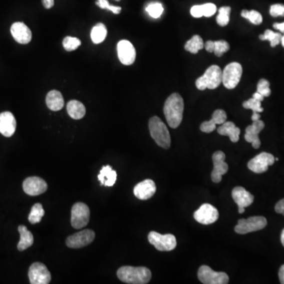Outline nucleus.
<instances>
[{
  "instance_id": "49",
  "label": "nucleus",
  "mask_w": 284,
  "mask_h": 284,
  "mask_svg": "<svg viewBox=\"0 0 284 284\" xmlns=\"http://www.w3.org/2000/svg\"><path fill=\"white\" fill-rule=\"evenodd\" d=\"M252 97H253V98L256 99V100H257V101H263V100H264V97H263V96H262L261 94H260V93H257V92H256V93H255L254 94L252 95Z\"/></svg>"
},
{
  "instance_id": "28",
  "label": "nucleus",
  "mask_w": 284,
  "mask_h": 284,
  "mask_svg": "<svg viewBox=\"0 0 284 284\" xmlns=\"http://www.w3.org/2000/svg\"><path fill=\"white\" fill-rule=\"evenodd\" d=\"M108 34L106 26L102 23H98L93 27L91 31V39L96 45L102 43Z\"/></svg>"
},
{
  "instance_id": "10",
  "label": "nucleus",
  "mask_w": 284,
  "mask_h": 284,
  "mask_svg": "<svg viewBox=\"0 0 284 284\" xmlns=\"http://www.w3.org/2000/svg\"><path fill=\"white\" fill-rule=\"evenodd\" d=\"M29 278L32 284H49L52 279V275L45 264L41 262H35L30 266Z\"/></svg>"
},
{
  "instance_id": "4",
  "label": "nucleus",
  "mask_w": 284,
  "mask_h": 284,
  "mask_svg": "<svg viewBox=\"0 0 284 284\" xmlns=\"http://www.w3.org/2000/svg\"><path fill=\"white\" fill-rule=\"evenodd\" d=\"M222 72L220 67L212 65L208 67L204 75L196 81V86L199 90L215 89L222 83Z\"/></svg>"
},
{
  "instance_id": "43",
  "label": "nucleus",
  "mask_w": 284,
  "mask_h": 284,
  "mask_svg": "<svg viewBox=\"0 0 284 284\" xmlns=\"http://www.w3.org/2000/svg\"><path fill=\"white\" fill-rule=\"evenodd\" d=\"M190 13L193 18H201L203 16L202 6L197 5L193 6L190 10Z\"/></svg>"
},
{
  "instance_id": "46",
  "label": "nucleus",
  "mask_w": 284,
  "mask_h": 284,
  "mask_svg": "<svg viewBox=\"0 0 284 284\" xmlns=\"http://www.w3.org/2000/svg\"><path fill=\"white\" fill-rule=\"evenodd\" d=\"M42 4L46 9H50L54 6V0H42Z\"/></svg>"
},
{
  "instance_id": "45",
  "label": "nucleus",
  "mask_w": 284,
  "mask_h": 284,
  "mask_svg": "<svg viewBox=\"0 0 284 284\" xmlns=\"http://www.w3.org/2000/svg\"><path fill=\"white\" fill-rule=\"evenodd\" d=\"M204 48H205V50L208 52H213L214 48H215V44H214V41H207L205 45H204Z\"/></svg>"
},
{
  "instance_id": "52",
  "label": "nucleus",
  "mask_w": 284,
  "mask_h": 284,
  "mask_svg": "<svg viewBox=\"0 0 284 284\" xmlns=\"http://www.w3.org/2000/svg\"><path fill=\"white\" fill-rule=\"evenodd\" d=\"M117 1H119V0H117Z\"/></svg>"
},
{
  "instance_id": "15",
  "label": "nucleus",
  "mask_w": 284,
  "mask_h": 284,
  "mask_svg": "<svg viewBox=\"0 0 284 284\" xmlns=\"http://www.w3.org/2000/svg\"><path fill=\"white\" fill-rule=\"evenodd\" d=\"M118 57L123 65H132L135 61L136 50L134 45L126 40L119 41L117 45Z\"/></svg>"
},
{
  "instance_id": "44",
  "label": "nucleus",
  "mask_w": 284,
  "mask_h": 284,
  "mask_svg": "<svg viewBox=\"0 0 284 284\" xmlns=\"http://www.w3.org/2000/svg\"><path fill=\"white\" fill-rule=\"evenodd\" d=\"M275 210L277 213L284 215V199H282L275 204Z\"/></svg>"
},
{
  "instance_id": "50",
  "label": "nucleus",
  "mask_w": 284,
  "mask_h": 284,
  "mask_svg": "<svg viewBox=\"0 0 284 284\" xmlns=\"http://www.w3.org/2000/svg\"><path fill=\"white\" fill-rule=\"evenodd\" d=\"M281 242H282V245L284 247V229L282 230V234H281Z\"/></svg>"
},
{
  "instance_id": "16",
  "label": "nucleus",
  "mask_w": 284,
  "mask_h": 284,
  "mask_svg": "<svg viewBox=\"0 0 284 284\" xmlns=\"http://www.w3.org/2000/svg\"><path fill=\"white\" fill-rule=\"evenodd\" d=\"M25 193L30 196H38L46 192L48 184L40 177H29L23 182Z\"/></svg>"
},
{
  "instance_id": "27",
  "label": "nucleus",
  "mask_w": 284,
  "mask_h": 284,
  "mask_svg": "<svg viewBox=\"0 0 284 284\" xmlns=\"http://www.w3.org/2000/svg\"><path fill=\"white\" fill-rule=\"evenodd\" d=\"M244 108L245 109H250L252 111V119L253 121L259 120L260 118V115L259 113L263 112L264 109L261 108V101H257L256 99L252 98L249 99L248 101H245L242 104Z\"/></svg>"
},
{
  "instance_id": "40",
  "label": "nucleus",
  "mask_w": 284,
  "mask_h": 284,
  "mask_svg": "<svg viewBox=\"0 0 284 284\" xmlns=\"http://www.w3.org/2000/svg\"><path fill=\"white\" fill-rule=\"evenodd\" d=\"M202 6L203 16L204 17H212L216 12V6L213 4H205Z\"/></svg>"
},
{
  "instance_id": "12",
  "label": "nucleus",
  "mask_w": 284,
  "mask_h": 284,
  "mask_svg": "<svg viewBox=\"0 0 284 284\" xmlns=\"http://www.w3.org/2000/svg\"><path fill=\"white\" fill-rule=\"evenodd\" d=\"M94 238V231L87 229L69 236L67 238L66 244L71 249H79L92 243Z\"/></svg>"
},
{
  "instance_id": "42",
  "label": "nucleus",
  "mask_w": 284,
  "mask_h": 284,
  "mask_svg": "<svg viewBox=\"0 0 284 284\" xmlns=\"http://www.w3.org/2000/svg\"><path fill=\"white\" fill-rule=\"evenodd\" d=\"M216 128V124L214 123L212 119H210L209 121H205L200 126V129H201V131L204 133H212V131L215 130Z\"/></svg>"
},
{
  "instance_id": "22",
  "label": "nucleus",
  "mask_w": 284,
  "mask_h": 284,
  "mask_svg": "<svg viewBox=\"0 0 284 284\" xmlns=\"http://www.w3.org/2000/svg\"><path fill=\"white\" fill-rule=\"evenodd\" d=\"M218 133L220 135L228 136L230 141L235 143L238 142L239 140L240 129L235 126L232 122H225L223 124L220 125L217 129Z\"/></svg>"
},
{
  "instance_id": "3",
  "label": "nucleus",
  "mask_w": 284,
  "mask_h": 284,
  "mask_svg": "<svg viewBox=\"0 0 284 284\" xmlns=\"http://www.w3.org/2000/svg\"><path fill=\"white\" fill-rule=\"evenodd\" d=\"M149 128L151 137L156 143L163 149H169L171 136L164 122L157 116H153L149 119Z\"/></svg>"
},
{
  "instance_id": "8",
  "label": "nucleus",
  "mask_w": 284,
  "mask_h": 284,
  "mask_svg": "<svg viewBox=\"0 0 284 284\" xmlns=\"http://www.w3.org/2000/svg\"><path fill=\"white\" fill-rule=\"evenodd\" d=\"M197 276L199 280L204 284H227L229 282V277L226 273L213 271L207 265L200 267Z\"/></svg>"
},
{
  "instance_id": "21",
  "label": "nucleus",
  "mask_w": 284,
  "mask_h": 284,
  "mask_svg": "<svg viewBox=\"0 0 284 284\" xmlns=\"http://www.w3.org/2000/svg\"><path fill=\"white\" fill-rule=\"evenodd\" d=\"M14 39L21 45H27L32 40V32L23 23H14L11 28Z\"/></svg>"
},
{
  "instance_id": "13",
  "label": "nucleus",
  "mask_w": 284,
  "mask_h": 284,
  "mask_svg": "<svg viewBox=\"0 0 284 284\" xmlns=\"http://www.w3.org/2000/svg\"><path fill=\"white\" fill-rule=\"evenodd\" d=\"M193 216L201 224H212L219 218V212L212 204H204L194 212Z\"/></svg>"
},
{
  "instance_id": "35",
  "label": "nucleus",
  "mask_w": 284,
  "mask_h": 284,
  "mask_svg": "<svg viewBox=\"0 0 284 284\" xmlns=\"http://www.w3.org/2000/svg\"><path fill=\"white\" fill-rule=\"evenodd\" d=\"M80 40L76 38H72V37H67L64 38L63 41V47L67 52H72V51L76 50L78 47L80 46Z\"/></svg>"
},
{
  "instance_id": "19",
  "label": "nucleus",
  "mask_w": 284,
  "mask_h": 284,
  "mask_svg": "<svg viewBox=\"0 0 284 284\" xmlns=\"http://www.w3.org/2000/svg\"><path fill=\"white\" fill-rule=\"evenodd\" d=\"M156 191V186L151 179H145L137 184L134 188V193L140 200H148L154 195Z\"/></svg>"
},
{
  "instance_id": "24",
  "label": "nucleus",
  "mask_w": 284,
  "mask_h": 284,
  "mask_svg": "<svg viewBox=\"0 0 284 284\" xmlns=\"http://www.w3.org/2000/svg\"><path fill=\"white\" fill-rule=\"evenodd\" d=\"M98 179L103 186H113L117 179V173L111 166H104L98 175Z\"/></svg>"
},
{
  "instance_id": "29",
  "label": "nucleus",
  "mask_w": 284,
  "mask_h": 284,
  "mask_svg": "<svg viewBox=\"0 0 284 284\" xmlns=\"http://www.w3.org/2000/svg\"><path fill=\"white\" fill-rule=\"evenodd\" d=\"M204 45L203 42L202 38L198 35L193 36L191 39L186 42L185 45V49L187 52L193 53V54H197L199 51L204 48Z\"/></svg>"
},
{
  "instance_id": "17",
  "label": "nucleus",
  "mask_w": 284,
  "mask_h": 284,
  "mask_svg": "<svg viewBox=\"0 0 284 284\" xmlns=\"http://www.w3.org/2000/svg\"><path fill=\"white\" fill-rule=\"evenodd\" d=\"M232 197L238 206V212L240 214L243 213L245 208L251 205L254 201L253 195L241 186H237L233 189Z\"/></svg>"
},
{
  "instance_id": "36",
  "label": "nucleus",
  "mask_w": 284,
  "mask_h": 284,
  "mask_svg": "<svg viewBox=\"0 0 284 284\" xmlns=\"http://www.w3.org/2000/svg\"><path fill=\"white\" fill-rule=\"evenodd\" d=\"M215 48H214V53L218 57H221L224 54L225 52H227L230 49V45L225 41H214Z\"/></svg>"
},
{
  "instance_id": "20",
  "label": "nucleus",
  "mask_w": 284,
  "mask_h": 284,
  "mask_svg": "<svg viewBox=\"0 0 284 284\" xmlns=\"http://www.w3.org/2000/svg\"><path fill=\"white\" fill-rule=\"evenodd\" d=\"M16 126L17 122L12 112H5L0 114V133L4 137H12L16 130Z\"/></svg>"
},
{
  "instance_id": "6",
  "label": "nucleus",
  "mask_w": 284,
  "mask_h": 284,
  "mask_svg": "<svg viewBox=\"0 0 284 284\" xmlns=\"http://www.w3.org/2000/svg\"><path fill=\"white\" fill-rule=\"evenodd\" d=\"M242 75V67L238 63H231L225 67L222 72V83L228 89L238 86Z\"/></svg>"
},
{
  "instance_id": "38",
  "label": "nucleus",
  "mask_w": 284,
  "mask_h": 284,
  "mask_svg": "<svg viewBox=\"0 0 284 284\" xmlns=\"http://www.w3.org/2000/svg\"><path fill=\"white\" fill-rule=\"evenodd\" d=\"M211 119L213 121L215 124L222 125L227 120V114L223 110H215L212 114V119Z\"/></svg>"
},
{
  "instance_id": "25",
  "label": "nucleus",
  "mask_w": 284,
  "mask_h": 284,
  "mask_svg": "<svg viewBox=\"0 0 284 284\" xmlns=\"http://www.w3.org/2000/svg\"><path fill=\"white\" fill-rule=\"evenodd\" d=\"M19 231L20 234V241L18 244V249L20 251H24L34 244V235L24 225L19 226Z\"/></svg>"
},
{
  "instance_id": "1",
  "label": "nucleus",
  "mask_w": 284,
  "mask_h": 284,
  "mask_svg": "<svg viewBox=\"0 0 284 284\" xmlns=\"http://www.w3.org/2000/svg\"><path fill=\"white\" fill-rule=\"evenodd\" d=\"M183 112V99L178 93H173L167 99L164 107L166 120L171 128H177L181 124Z\"/></svg>"
},
{
  "instance_id": "41",
  "label": "nucleus",
  "mask_w": 284,
  "mask_h": 284,
  "mask_svg": "<svg viewBox=\"0 0 284 284\" xmlns=\"http://www.w3.org/2000/svg\"><path fill=\"white\" fill-rule=\"evenodd\" d=\"M270 15L272 17H278L282 16L284 17V5L282 4H275L270 8Z\"/></svg>"
},
{
  "instance_id": "48",
  "label": "nucleus",
  "mask_w": 284,
  "mask_h": 284,
  "mask_svg": "<svg viewBox=\"0 0 284 284\" xmlns=\"http://www.w3.org/2000/svg\"><path fill=\"white\" fill-rule=\"evenodd\" d=\"M273 27L275 29V30L280 31L281 33L284 34V23H275L273 25Z\"/></svg>"
},
{
  "instance_id": "26",
  "label": "nucleus",
  "mask_w": 284,
  "mask_h": 284,
  "mask_svg": "<svg viewBox=\"0 0 284 284\" xmlns=\"http://www.w3.org/2000/svg\"><path fill=\"white\" fill-rule=\"evenodd\" d=\"M67 109L70 116L76 120L82 119L86 115V107L84 106V104L80 101H70L67 104Z\"/></svg>"
},
{
  "instance_id": "31",
  "label": "nucleus",
  "mask_w": 284,
  "mask_h": 284,
  "mask_svg": "<svg viewBox=\"0 0 284 284\" xmlns=\"http://www.w3.org/2000/svg\"><path fill=\"white\" fill-rule=\"evenodd\" d=\"M282 35L279 33H275L270 30H267L264 32L263 35L260 36V39L261 41H268L271 44V47L275 48V46L280 43Z\"/></svg>"
},
{
  "instance_id": "39",
  "label": "nucleus",
  "mask_w": 284,
  "mask_h": 284,
  "mask_svg": "<svg viewBox=\"0 0 284 284\" xmlns=\"http://www.w3.org/2000/svg\"><path fill=\"white\" fill-rule=\"evenodd\" d=\"M97 5L102 9H108L115 15H119L122 8L120 7L111 6L108 0H97Z\"/></svg>"
},
{
  "instance_id": "9",
  "label": "nucleus",
  "mask_w": 284,
  "mask_h": 284,
  "mask_svg": "<svg viewBox=\"0 0 284 284\" xmlns=\"http://www.w3.org/2000/svg\"><path fill=\"white\" fill-rule=\"evenodd\" d=\"M90 212L88 205L78 202L74 204L71 209V224L75 229H82L89 223Z\"/></svg>"
},
{
  "instance_id": "51",
  "label": "nucleus",
  "mask_w": 284,
  "mask_h": 284,
  "mask_svg": "<svg viewBox=\"0 0 284 284\" xmlns=\"http://www.w3.org/2000/svg\"><path fill=\"white\" fill-rule=\"evenodd\" d=\"M281 43H282V47L284 48V35L282 37V39H281Z\"/></svg>"
},
{
  "instance_id": "2",
  "label": "nucleus",
  "mask_w": 284,
  "mask_h": 284,
  "mask_svg": "<svg viewBox=\"0 0 284 284\" xmlns=\"http://www.w3.org/2000/svg\"><path fill=\"white\" fill-rule=\"evenodd\" d=\"M118 278L129 284H146L152 278V273L145 267L123 266L117 271Z\"/></svg>"
},
{
  "instance_id": "5",
  "label": "nucleus",
  "mask_w": 284,
  "mask_h": 284,
  "mask_svg": "<svg viewBox=\"0 0 284 284\" xmlns=\"http://www.w3.org/2000/svg\"><path fill=\"white\" fill-rule=\"evenodd\" d=\"M267 226V219L264 216H252L248 219H241L234 227L236 233L245 234L262 230Z\"/></svg>"
},
{
  "instance_id": "18",
  "label": "nucleus",
  "mask_w": 284,
  "mask_h": 284,
  "mask_svg": "<svg viewBox=\"0 0 284 284\" xmlns=\"http://www.w3.org/2000/svg\"><path fill=\"white\" fill-rule=\"evenodd\" d=\"M264 128V123L263 121H253L252 125L247 126L245 129V139L247 142L252 144L254 149H259L260 146V141L259 134Z\"/></svg>"
},
{
  "instance_id": "30",
  "label": "nucleus",
  "mask_w": 284,
  "mask_h": 284,
  "mask_svg": "<svg viewBox=\"0 0 284 284\" xmlns=\"http://www.w3.org/2000/svg\"><path fill=\"white\" fill-rule=\"evenodd\" d=\"M45 213V210H44L42 204L37 203L32 208L31 212L29 215V221L32 224L40 223L42 218L44 217Z\"/></svg>"
},
{
  "instance_id": "11",
  "label": "nucleus",
  "mask_w": 284,
  "mask_h": 284,
  "mask_svg": "<svg viewBox=\"0 0 284 284\" xmlns=\"http://www.w3.org/2000/svg\"><path fill=\"white\" fill-rule=\"evenodd\" d=\"M275 163V157L267 152H261L248 163V168L252 172L260 174L267 171L268 167Z\"/></svg>"
},
{
  "instance_id": "33",
  "label": "nucleus",
  "mask_w": 284,
  "mask_h": 284,
  "mask_svg": "<svg viewBox=\"0 0 284 284\" xmlns=\"http://www.w3.org/2000/svg\"><path fill=\"white\" fill-rule=\"evenodd\" d=\"M241 17L245 18V19H248V20L252 23L253 25H256V26H258L262 23L261 15H260L259 12H256V11H246V10H244L241 12Z\"/></svg>"
},
{
  "instance_id": "7",
  "label": "nucleus",
  "mask_w": 284,
  "mask_h": 284,
  "mask_svg": "<svg viewBox=\"0 0 284 284\" xmlns=\"http://www.w3.org/2000/svg\"><path fill=\"white\" fill-rule=\"evenodd\" d=\"M148 239L159 251H171L177 245L176 238L171 234H161L156 231H151Z\"/></svg>"
},
{
  "instance_id": "47",
  "label": "nucleus",
  "mask_w": 284,
  "mask_h": 284,
  "mask_svg": "<svg viewBox=\"0 0 284 284\" xmlns=\"http://www.w3.org/2000/svg\"><path fill=\"white\" fill-rule=\"evenodd\" d=\"M278 278H279L280 283L284 284V264L281 266L280 268H279V271H278Z\"/></svg>"
},
{
  "instance_id": "23",
  "label": "nucleus",
  "mask_w": 284,
  "mask_h": 284,
  "mask_svg": "<svg viewBox=\"0 0 284 284\" xmlns=\"http://www.w3.org/2000/svg\"><path fill=\"white\" fill-rule=\"evenodd\" d=\"M46 104L48 108L52 111H60L64 106L63 95L58 90H52L47 95Z\"/></svg>"
},
{
  "instance_id": "37",
  "label": "nucleus",
  "mask_w": 284,
  "mask_h": 284,
  "mask_svg": "<svg viewBox=\"0 0 284 284\" xmlns=\"http://www.w3.org/2000/svg\"><path fill=\"white\" fill-rule=\"evenodd\" d=\"M256 92L261 94L263 97H269L270 94H271L269 82L266 79H260L258 84H257Z\"/></svg>"
},
{
  "instance_id": "32",
  "label": "nucleus",
  "mask_w": 284,
  "mask_h": 284,
  "mask_svg": "<svg viewBox=\"0 0 284 284\" xmlns=\"http://www.w3.org/2000/svg\"><path fill=\"white\" fill-rule=\"evenodd\" d=\"M230 11L231 9L230 7H223L219 10V15L216 18V22L219 26L223 27L228 25L230 22Z\"/></svg>"
},
{
  "instance_id": "34",
  "label": "nucleus",
  "mask_w": 284,
  "mask_h": 284,
  "mask_svg": "<svg viewBox=\"0 0 284 284\" xmlns=\"http://www.w3.org/2000/svg\"><path fill=\"white\" fill-rule=\"evenodd\" d=\"M147 13L150 15L153 19H159L164 12L163 5L160 3H152L149 4L146 8Z\"/></svg>"
},
{
  "instance_id": "14",
  "label": "nucleus",
  "mask_w": 284,
  "mask_h": 284,
  "mask_svg": "<svg viewBox=\"0 0 284 284\" xmlns=\"http://www.w3.org/2000/svg\"><path fill=\"white\" fill-rule=\"evenodd\" d=\"M224 152L222 151H217L214 152L212 155V161H213V170L212 172V180L215 183L221 182L222 177L228 171V165L225 162Z\"/></svg>"
}]
</instances>
